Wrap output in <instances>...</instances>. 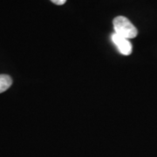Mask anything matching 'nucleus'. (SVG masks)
<instances>
[{
	"mask_svg": "<svg viewBox=\"0 0 157 157\" xmlns=\"http://www.w3.org/2000/svg\"><path fill=\"white\" fill-rule=\"evenodd\" d=\"M11 84H12V79L9 75L0 74V94L10 88Z\"/></svg>",
	"mask_w": 157,
	"mask_h": 157,
	"instance_id": "7ed1b4c3",
	"label": "nucleus"
},
{
	"mask_svg": "<svg viewBox=\"0 0 157 157\" xmlns=\"http://www.w3.org/2000/svg\"><path fill=\"white\" fill-rule=\"evenodd\" d=\"M113 25L115 33L125 39H134L138 34L136 27L130 22L128 18L123 16H118L115 17L113 21Z\"/></svg>",
	"mask_w": 157,
	"mask_h": 157,
	"instance_id": "f257e3e1",
	"label": "nucleus"
},
{
	"mask_svg": "<svg viewBox=\"0 0 157 157\" xmlns=\"http://www.w3.org/2000/svg\"><path fill=\"white\" fill-rule=\"evenodd\" d=\"M51 1L57 6H62L67 2V0H51Z\"/></svg>",
	"mask_w": 157,
	"mask_h": 157,
	"instance_id": "20e7f679",
	"label": "nucleus"
},
{
	"mask_svg": "<svg viewBox=\"0 0 157 157\" xmlns=\"http://www.w3.org/2000/svg\"><path fill=\"white\" fill-rule=\"evenodd\" d=\"M112 40L113 44L116 45L119 52L125 56L130 55L133 51V46L132 44L130 43L129 39H125L123 37L118 35L115 33L112 34Z\"/></svg>",
	"mask_w": 157,
	"mask_h": 157,
	"instance_id": "f03ea898",
	"label": "nucleus"
}]
</instances>
